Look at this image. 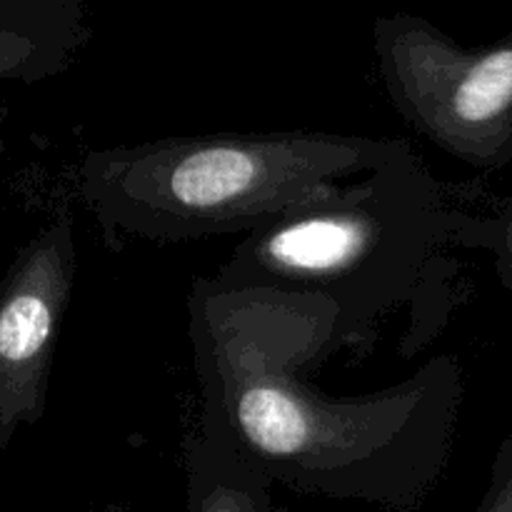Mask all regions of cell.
I'll return each mask as SVG.
<instances>
[{
    "mask_svg": "<svg viewBox=\"0 0 512 512\" xmlns=\"http://www.w3.org/2000/svg\"><path fill=\"white\" fill-rule=\"evenodd\" d=\"M483 248L495 258V275L505 290H512V195L495 215L485 218Z\"/></svg>",
    "mask_w": 512,
    "mask_h": 512,
    "instance_id": "obj_8",
    "label": "cell"
},
{
    "mask_svg": "<svg viewBox=\"0 0 512 512\" xmlns=\"http://www.w3.org/2000/svg\"><path fill=\"white\" fill-rule=\"evenodd\" d=\"M93 35L83 0H0V80L55 78Z\"/></svg>",
    "mask_w": 512,
    "mask_h": 512,
    "instance_id": "obj_6",
    "label": "cell"
},
{
    "mask_svg": "<svg viewBox=\"0 0 512 512\" xmlns=\"http://www.w3.org/2000/svg\"><path fill=\"white\" fill-rule=\"evenodd\" d=\"M75 273V220L70 210H60L20 248L0 280V450L45 415Z\"/></svg>",
    "mask_w": 512,
    "mask_h": 512,
    "instance_id": "obj_5",
    "label": "cell"
},
{
    "mask_svg": "<svg viewBox=\"0 0 512 512\" xmlns=\"http://www.w3.org/2000/svg\"><path fill=\"white\" fill-rule=\"evenodd\" d=\"M93 512H130V510H125V508H105V510H93Z\"/></svg>",
    "mask_w": 512,
    "mask_h": 512,
    "instance_id": "obj_10",
    "label": "cell"
},
{
    "mask_svg": "<svg viewBox=\"0 0 512 512\" xmlns=\"http://www.w3.org/2000/svg\"><path fill=\"white\" fill-rule=\"evenodd\" d=\"M188 335L200 430L300 495L415 512L448 465L465 383L435 355L403 383L333 395L313 380L340 345L313 295L225 290L198 278Z\"/></svg>",
    "mask_w": 512,
    "mask_h": 512,
    "instance_id": "obj_1",
    "label": "cell"
},
{
    "mask_svg": "<svg viewBox=\"0 0 512 512\" xmlns=\"http://www.w3.org/2000/svg\"><path fill=\"white\" fill-rule=\"evenodd\" d=\"M188 512H273L275 483L235 450L198 433L185 440Z\"/></svg>",
    "mask_w": 512,
    "mask_h": 512,
    "instance_id": "obj_7",
    "label": "cell"
},
{
    "mask_svg": "<svg viewBox=\"0 0 512 512\" xmlns=\"http://www.w3.org/2000/svg\"><path fill=\"white\" fill-rule=\"evenodd\" d=\"M378 73L405 123L478 170L512 163V33L465 48L423 15H380Z\"/></svg>",
    "mask_w": 512,
    "mask_h": 512,
    "instance_id": "obj_4",
    "label": "cell"
},
{
    "mask_svg": "<svg viewBox=\"0 0 512 512\" xmlns=\"http://www.w3.org/2000/svg\"><path fill=\"white\" fill-rule=\"evenodd\" d=\"M408 148L405 138L320 130L170 135L90 150L75 190L110 248L185 243L248 233Z\"/></svg>",
    "mask_w": 512,
    "mask_h": 512,
    "instance_id": "obj_3",
    "label": "cell"
},
{
    "mask_svg": "<svg viewBox=\"0 0 512 512\" xmlns=\"http://www.w3.org/2000/svg\"><path fill=\"white\" fill-rule=\"evenodd\" d=\"M485 218L455 213L413 148L290 205L248 230L210 283L313 295L343 348L415 295L445 245L483 248Z\"/></svg>",
    "mask_w": 512,
    "mask_h": 512,
    "instance_id": "obj_2",
    "label": "cell"
},
{
    "mask_svg": "<svg viewBox=\"0 0 512 512\" xmlns=\"http://www.w3.org/2000/svg\"><path fill=\"white\" fill-rule=\"evenodd\" d=\"M478 512H512V435L503 440L495 455L488 493Z\"/></svg>",
    "mask_w": 512,
    "mask_h": 512,
    "instance_id": "obj_9",
    "label": "cell"
},
{
    "mask_svg": "<svg viewBox=\"0 0 512 512\" xmlns=\"http://www.w3.org/2000/svg\"><path fill=\"white\" fill-rule=\"evenodd\" d=\"M273 512H293L290 508H283V505H275Z\"/></svg>",
    "mask_w": 512,
    "mask_h": 512,
    "instance_id": "obj_11",
    "label": "cell"
}]
</instances>
